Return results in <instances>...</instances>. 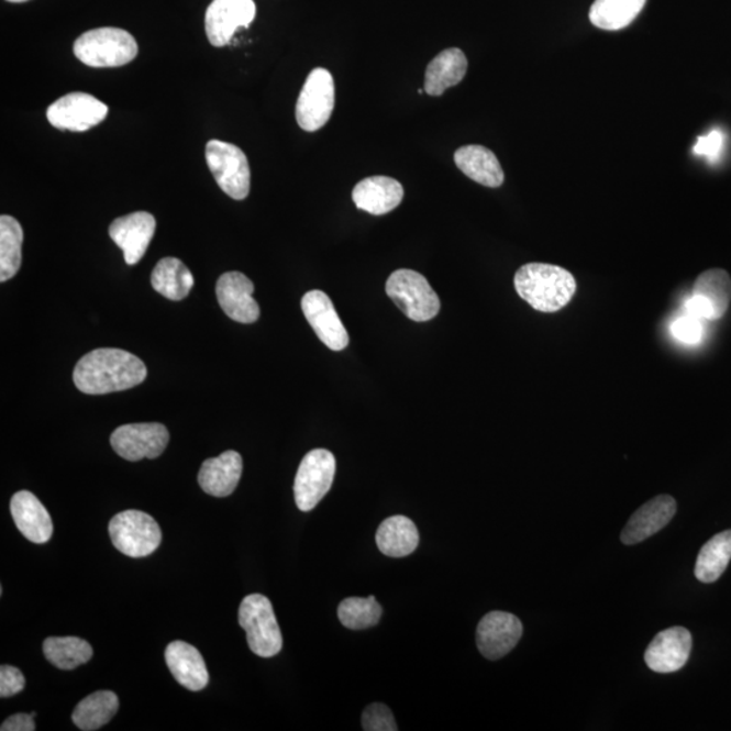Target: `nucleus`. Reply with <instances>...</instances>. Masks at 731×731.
<instances>
[{"mask_svg": "<svg viewBox=\"0 0 731 731\" xmlns=\"http://www.w3.org/2000/svg\"><path fill=\"white\" fill-rule=\"evenodd\" d=\"M522 635L523 624L519 618L510 612H489L478 623V651L485 658L499 660L518 645Z\"/></svg>", "mask_w": 731, "mask_h": 731, "instance_id": "ddd939ff", "label": "nucleus"}, {"mask_svg": "<svg viewBox=\"0 0 731 731\" xmlns=\"http://www.w3.org/2000/svg\"><path fill=\"white\" fill-rule=\"evenodd\" d=\"M255 286L248 277L239 272L221 275L215 292L219 303L228 318L237 323L253 324L261 315L254 298Z\"/></svg>", "mask_w": 731, "mask_h": 731, "instance_id": "2eb2a0df", "label": "nucleus"}, {"mask_svg": "<svg viewBox=\"0 0 731 731\" xmlns=\"http://www.w3.org/2000/svg\"><path fill=\"white\" fill-rule=\"evenodd\" d=\"M466 73L464 52L458 48L443 51L427 67L424 90L432 97H441L450 87L459 85Z\"/></svg>", "mask_w": 731, "mask_h": 731, "instance_id": "b1692460", "label": "nucleus"}, {"mask_svg": "<svg viewBox=\"0 0 731 731\" xmlns=\"http://www.w3.org/2000/svg\"><path fill=\"white\" fill-rule=\"evenodd\" d=\"M403 187L389 177H370L354 187L353 200L356 208L374 215L390 213L401 203Z\"/></svg>", "mask_w": 731, "mask_h": 731, "instance_id": "4be33fe9", "label": "nucleus"}, {"mask_svg": "<svg viewBox=\"0 0 731 731\" xmlns=\"http://www.w3.org/2000/svg\"><path fill=\"white\" fill-rule=\"evenodd\" d=\"M255 16L254 0H213L204 14L209 43L215 48L226 46L239 29L248 27Z\"/></svg>", "mask_w": 731, "mask_h": 731, "instance_id": "f8f14e48", "label": "nucleus"}, {"mask_svg": "<svg viewBox=\"0 0 731 731\" xmlns=\"http://www.w3.org/2000/svg\"><path fill=\"white\" fill-rule=\"evenodd\" d=\"M8 2H11V3H23V2H27V0H8Z\"/></svg>", "mask_w": 731, "mask_h": 731, "instance_id": "58836bf2", "label": "nucleus"}, {"mask_svg": "<svg viewBox=\"0 0 731 731\" xmlns=\"http://www.w3.org/2000/svg\"><path fill=\"white\" fill-rule=\"evenodd\" d=\"M724 134L719 129H713L706 136H700L694 145V154L704 156L707 160L716 163L722 155Z\"/></svg>", "mask_w": 731, "mask_h": 731, "instance_id": "c9c22d12", "label": "nucleus"}, {"mask_svg": "<svg viewBox=\"0 0 731 731\" xmlns=\"http://www.w3.org/2000/svg\"><path fill=\"white\" fill-rule=\"evenodd\" d=\"M166 663L175 680L190 691H201L209 683V672L201 653L190 643L174 641L166 649Z\"/></svg>", "mask_w": 731, "mask_h": 731, "instance_id": "aec40b11", "label": "nucleus"}, {"mask_svg": "<svg viewBox=\"0 0 731 731\" xmlns=\"http://www.w3.org/2000/svg\"><path fill=\"white\" fill-rule=\"evenodd\" d=\"M335 108V81L325 68H314L308 75L298 97L296 119L303 131L315 132L330 121Z\"/></svg>", "mask_w": 731, "mask_h": 731, "instance_id": "1a4fd4ad", "label": "nucleus"}, {"mask_svg": "<svg viewBox=\"0 0 731 731\" xmlns=\"http://www.w3.org/2000/svg\"><path fill=\"white\" fill-rule=\"evenodd\" d=\"M693 651V635L687 629L676 628L661 631L649 645L645 663L657 674H672L687 664Z\"/></svg>", "mask_w": 731, "mask_h": 731, "instance_id": "dca6fc26", "label": "nucleus"}, {"mask_svg": "<svg viewBox=\"0 0 731 731\" xmlns=\"http://www.w3.org/2000/svg\"><path fill=\"white\" fill-rule=\"evenodd\" d=\"M10 511L16 528L26 540L38 545L49 542L54 534V524L49 512L36 496L27 490H21L11 499Z\"/></svg>", "mask_w": 731, "mask_h": 731, "instance_id": "6ab92c4d", "label": "nucleus"}, {"mask_svg": "<svg viewBox=\"0 0 731 731\" xmlns=\"http://www.w3.org/2000/svg\"><path fill=\"white\" fill-rule=\"evenodd\" d=\"M336 459L329 450L315 448L303 457L295 481L298 510L312 511L330 492L335 478Z\"/></svg>", "mask_w": 731, "mask_h": 731, "instance_id": "6e6552de", "label": "nucleus"}, {"mask_svg": "<svg viewBox=\"0 0 731 731\" xmlns=\"http://www.w3.org/2000/svg\"><path fill=\"white\" fill-rule=\"evenodd\" d=\"M25 686V677L19 668L2 665V668H0V696L2 698H10V696L20 694Z\"/></svg>", "mask_w": 731, "mask_h": 731, "instance_id": "e433bc0d", "label": "nucleus"}, {"mask_svg": "<svg viewBox=\"0 0 731 731\" xmlns=\"http://www.w3.org/2000/svg\"><path fill=\"white\" fill-rule=\"evenodd\" d=\"M146 374L144 362L136 355L119 348H98L75 366L74 383L81 394L108 395L143 384Z\"/></svg>", "mask_w": 731, "mask_h": 731, "instance_id": "f257e3e1", "label": "nucleus"}, {"mask_svg": "<svg viewBox=\"0 0 731 731\" xmlns=\"http://www.w3.org/2000/svg\"><path fill=\"white\" fill-rule=\"evenodd\" d=\"M731 560V530L719 532L701 547L696 560L695 576L710 584L723 575Z\"/></svg>", "mask_w": 731, "mask_h": 731, "instance_id": "c85d7f7f", "label": "nucleus"}, {"mask_svg": "<svg viewBox=\"0 0 731 731\" xmlns=\"http://www.w3.org/2000/svg\"><path fill=\"white\" fill-rule=\"evenodd\" d=\"M119 707V696L114 693L97 691L87 696L76 706L73 721L80 730H98L114 718Z\"/></svg>", "mask_w": 731, "mask_h": 731, "instance_id": "cd10ccee", "label": "nucleus"}, {"mask_svg": "<svg viewBox=\"0 0 731 731\" xmlns=\"http://www.w3.org/2000/svg\"><path fill=\"white\" fill-rule=\"evenodd\" d=\"M677 510L676 500L668 495H660L649 500L633 513L622 531L624 545H636L657 534L674 519Z\"/></svg>", "mask_w": 731, "mask_h": 731, "instance_id": "a211bd4d", "label": "nucleus"}, {"mask_svg": "<svg viewBox=\"0 0 731 731\" xmlns=\"http://www.w3.org/2000/svg\"><path fill=\"white\" fill-rule=\"evenodd\" d=\"M455 165L475 182L500 187L505 182V171L492 151L483 145H465L454 154Z\"/></svg>", "mask_w": 731, "mask_h": 731, "instance_id": "5701e85b", "label": "nucleus"}, {"mask_svg": "<svg viewBox=\"0 0 731 731\" xmlns=\"http://www.w3.org/2000/svg\"><path fill=\"white\" fill-rule=\"evenodd\" d=\"M362 728L366 731H396L399 730L394 712L388 706L374 704L367 707L362 716Z\"/></svg>", "mask_w": 731, "mask_h": 731, "instance_id": "72a5a7b5", "label": "nucleus"}, {"mask_svg": "<svg viewBox=\"0 0 731 731\" xmlns=\"http://www.w3.org/2000/svg\"><path fill=\"white\" fill-rule=\"evenodd\" d=\"M301 308L315 335L332 351L348 346L350 337L331 298L321 290H312L302 297Z\"/></svg>", "mask_w": 731, "mask_h": 731, "instance_id": "4468645a", "label": "nucleus"}, {"mask_svg": "<svg viewBox=\"0 0 731 731\" xmlns=\"http://www.w3.org/2000/svg\"><path fill=\"white\" fill-rule=\"evenodd\" d=\"M514 289L535 311L555 313L576 295L577 284L565 268L546 263H529L514 274Z\"/></svg>", "mask_w": 731, "mask_h": 731, "instance_id": "f03ea898", "label": "nucleus"}, {"mask_svg": "<svg viewBox=\"0 0 731 731\" xmlns=\"http://www.w3.org/2000/svg\"><path fill=\"white\" fill-rule=\"evenodd\" d=\"M168 442V430L160 423L121 425L110 438L114 452L131 462L160 457Z\"/></svg>", "mask_w": 731, "mask_h": 731, "instance_id": "9d476101", "label": "nucleus"}, {"mask_svg": "<svg viewBox=\"0 0 731 731\" xmlns=\"http://www.w3.org/2000/svg\"><path fill=\"white\" fill-rule=\"evenodd\" d=\"M339 621L350 630L370 629L383 617V607L374 596L368 598H348L337 608Z\"/></svg>", "mask_w": 731, "mask_h": 731, "instance_id": "473e14b6", "label": "nucleus"}, {"mask_svg": "<svg viewBox=\"0 0 731 731\" xmlns=\"http://www.w3.org/2000/svg\"><path fill=\"white\" fill-rule=\"evenodd\" d=\"M156 231L154 215L136 212L111 222L110 237L124 253L129 266L137 265L149 247Z\"/></svg>", "mask_w": 731, "mask_h": 731, "instance_id": "f3484780", "label": "nucleus"}, {"mask_svg": "<svg viewBox=\"0 0 731 731\" xmlns=\"http://www.w3.org/2000/svg\"><path fill=\"white\" fill-rule=\"evenodd\" d=\"M242 473V455L231 450L218 458L204 461L198 475V483L203 492L214 497H226L235 492Z\"/></svg>", "mask_w": 731, "mask_h": 731, "instance_id": "412c9836", "label": "nucleus"}, {"mask_svg": "<svg viewBox=\"0 0 731 731\" xmlns=\"http://www.w3.org/2000/svg\"><path fill=\"white\" fill-rule=\"evenodd\" d=\"M672 335L684 344H699L705 336V321L686 314L675 320L671 326Z\"/></svg>", "mask_w": 731, "mask_h": 731, "instance_id": "f704fd0d", "label": "nucleus"}, {"mask_svg": "<svg viewBox=\"0 0 731 731\" xmlns=\"http://www.w3.org/2000/svg\"><path fill=\"white\" fill-rule=\"evenodd\" d=\"M109 534L119 552L132 558H143L160 546L162 531L151 514L129 510L110 520Z\"/></svg>", "mask_w": 731, "mask_h": 731, "instance_id": "423d86ee", "label": "nucleus"}, {"mask_svg": "<svg viewBox=\"0 0 731 731\" xmlns=\"http://www.w3.org/2000/svg\"><path fill=\"white\" fill-rule=\"evenodd\" d=\"M2 731H34L36 730V722L32 713H15L5 719L2 723Z\"/></svg>", "mask_w": 731, "mask_h": 731, "instance_id": "4c0bfd02", "label": "nucleus"}, {"mask_svg": "<svg viewBox=\"0 0 731 731\" xmlns=\"http://www.w3.org/2000/svg\"><path fill=\"white\" fill-rule=\"evenodd\" d=\"M43 649L46 660L63 671L78 668L93 656L90 643L78 636H49L44 641Z\"/></svg>", "mask_w": 731, "mask_h": 731, "instance_id": "c756f323", "label": "nucleus"}, {"mask_svg": "<svg viewBox=\"0 0 731 731\" xmlns=\"http://www.w3.org/2000/svg\"><path fill=\"white\" fill-rule=\"evenodd\" d=\"M139 45L131 33L119 27H99L75 41L74 55L92 68L125 66L136 58Z\"/></svg>", "mask_w": 731, "mask_h": 731, "instance_id": "7ed1b4c3", "label": "nucleus"}, {"mask_svg": "<svg viewBox=\"0 0 731 731\" xmlns=\"http://www.w3.org/2000/svg\"><path fill=\"white\" fill-rule=\"evenodd\" d=\"M151 284L152 288L168 300L180 301L189 296L195 278L182 261L177 257H163L152 272Z\"/></svg>", "mask_w": 731, "mask_h": 731, "instance_id": "a878e982", "label": "nucleus"}, {"mask_svg": "<svg viewBox=\"0 0 731 731\" xmlns=\"http://www.w3.org/2000/svg\"><path fill=\"white\" fill-rule=\"evenodd\" d=\"M23 231L11 215L0 218V283H5L20 272L22 263Z\"/></svg>", "mask_w": 731, "mask_h": 731, "instance_id": "7c9ffc66", "label": "nucleus"}, {"mask_svg": "<svg viewBox=\"0 0 731 731\" xmlns=\"http://www.w3.org/2000/svg\"><path fill=\"white\" fill-rule=\"evenodd\" d=\"M646 0H595L589 20L601 31H621L640 15Z\"/></svg>", "mask_w": 731, "mask_h": 731, "instance_id": "bb28decb", "label": "nucleus"}, {"mask_svg": "<svg viewBox=\"0 0 731 731\" xmlns=\"http://www.w3.org/2000/svg\"><path fill=\"white\" fill-rule=\"evenodd\" d=\"M693 295L705 298L716 312L717 320L727 314L731 302V278L722 268H711L696 278Z\"/></svg>", "mask_w": 731, "mask_h": 731, "instance_id": "2f4dec72", "label": "nucleus"}, {"mask_svg": "<svg viewBox=\"0 0 731 731\" xmlns=\"http://www.w3.org/2000/svg\"><path fill=\"white\" fill-rule=\"evenodd\" d=\"M108 107L86 92H69L52 103L46 117L52 126L63 131L86 132L107 119Z\"/></svg>", "mask_w": 731, "mask_h": 731, "instance_id": "9b49d317", "label": "nucleus"}, {"mask_svg": "<svg viewBox=\"0 0 731 731\" xmlns=\"http://www.w3.org/2000/svg\"><path fill=\"white\" fill-rule=\"evenodd\" d=\"M376 541L383 554L401 558L418 549L420 535L417 524L411 519L397 514L384 520L379 525Z\"/></svg>", "mask_w": 731, "mask_h": 731, "instance_id": "393cba45", "label": "nucleus"}, {"mask_svg": "<svg viewBox=\"0 0 731 731\" xmlns=\"http://www.w3.org/2000/svg\"><path fill=\"white\" fill-rule=\"evenodd\" d=\"M386 295L401 309L408 319L423 323L441 311V300L429 280L413 270H397L386 283Z\"/></svg>", "mask_w": 731, "mask_h": 731, "instance_id": "39448f33", "label": "nucleus"}, {"mask_svg": "<svg viewBox=\"0 0 731 731\" xmlns=\"http://www.w3.org/2000/svg\"><path fill=\"white\" fill-rule=\"evenodd\" d=\"M239 623L247 633L251 652L263 658L277 656L284 640L272 601L254 594L244 598L239 608Z\"/></svg>", "mask_w": 731, "mask_h": 731, "instance_id": "20e7f679", "label": "nucleus"}, {"mask_svg": "<svg viewBox=\"0 0 731 731\" xmlns=\"http://www.w3.org/2000/svg\"><path fill=\"white\" fill-rule=\"evenodd\" d=\"M204 157L215 182L225 195L236 201L248 197L251 169L247 156L239 146L212 140L204 148Z\"/></svg>", "mask_w": 731, "mask_h": 731, "instance_id": "0eeeda50", "label": "nucleus"}]
</instances>
